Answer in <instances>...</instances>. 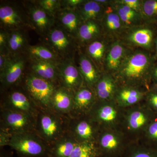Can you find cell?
Returning <instances> with one entry per match:
<instances>
[{
	"instance_id": "36",
	"label": "cell",
	"mask_w": 157,
	"mask_h": 157,
	"mask_svg": "<svg viewBox=\"0 0 157 157\" xmlns=\"http://www.w3.org/2000/svg\"><path fill=\"white\" fill-rule=\"evenodd\" d=\"M140 141L149 146L157 147V115L149 125Z\"/></svg>"
},
{
	"instance_id": "44",
	"label": "cell",
	"mask_w": 157,
	"mask_h": 157,
	"mask_svg": "<svg viewBox=\"0 0 157 157\" xmlns=\"http://www.w3.org/2000/svg\"><path fill=\"white\" fill-rule=\"evenodd\" d=\"M152 83H157V62L153 69L151 75Z\"/></svg>"
},
{
	"instance_id": "23",
	"label": "cell",
	"mask_w": 157,
	"mask_h": 157,
	"mask_svg": "<svg viewBox=\"0 0 157 157\" xmlns=\"http://www.w3.org/2000/svg\"><path fill=\"white\" fill-rule=\"evenodd\" d=\"M1 25L5 28L15 30L25 25V22L19 11L13 6L1 5L0 7Z\"/></svg>"
},
{
	"instance_id": "33",
	"label": "cell",
	"mask_w": 157,
	"mask_h": 157,
	"mask_svg": "<svg viewBox=\"0 0 157 157\" xmlns=\"http://www.w3.org/2000/svg\"><path fill=\"white\" fill-rule=\"evenodd\" d=\"M33 60H42L57 63L58 57L53 51L41 45H29L27 48Z\"/></svg>"
},
{
	"instance_id": "17",
	"label": "cell",
	"mask_w": 157,
	"mask_h": 157,
	"mask_svg": "<svg viewBox=\"0 0 157 157\" xmlns=\"http://www.w3.org/2000/svg\"><path fill=\"white\" fill-rule=\"evenodd\" d=\"M129 48L119 39L113 41L104 59V72L113 75L120 67Z\"/></svg>"
},
{
	"instance_id": "39",
	"label": "cell",
	"mask_w": 157,
	"mask_h": 157,
	"mask_svg": "<svg viewBox=\"0 0 157 157\" xmlns=\"http://www.w3.org/2000/svg\"><path fill=\"white\" fill-rule=\"evenodd\" d=\"M117 2L121 3L141 13L143 1L141 0H117Z\"/></svg>"
},
{
	"instance_id": "42",
	"label": "cell",
	"mask_w": 157,
	"mask_h": 157,
	"mask_svg": "<svg viewBox=\"0 0 157 157\" xmlns=\"http://www.w3.org/2000/svg\"><path fill=\"white\" fill-rule=\"evenodd\" d=\"M9 33L6 31L1 30L0 32V49L1 51L8 50L7 43H8Z\"/></svg>"
},
{
	"instance_id": "5",
	"label": "cell",
	"mask_w": 157,
	"mask_h": 157,
	"mask_svg": "<svg viewBox=\"0 0 157 157\" xmlns=\"http://www.w3.org/2000/svg\"><path fill=\"white\" fill-rule=\"evenodd\" d=\"M9 146L19 157H49V146L36 133L12 135Z\"/></svg>"
},
{
	"instance_id": "7",
	"label": "cell",
	"mask_w": 157,
	"mask_h": 157,
	"mask_svg": "<svg viewBox=\"0 0 157 157\" xmlns=\"http://www.w3.org/2000/svg\"><path fill=\"white\" fill-rule=\"evenodd\" d=\"M130 142L120 129H101L96 141L100 157H121Z\"/></svg>"
},
{
	"instance_id": "3",
	"label": "cell",
	"mask_w": 157,
	"mask_h": 157,
	"mask_svg": "<svg viewBox=\"0 0 157 157\" xmlns=\"http://www.w3.org/2000/svg\"><path fill=\"white\" fill-rule=\"evenodd\" d=\"M70 118L52 109L39 110L36 118L35 132L50 146L68 133Z\"/></svg>"
},
{
	"instance_id": "4",
	"label": "cell",
	"mask_w": 157,
	"mask_h": 157,
	"mask_svg": "<svg viewBox=\"0 0 157 157\" xmlns=\"http://www.w3.org/2000/svg\"><path fill=\"white\" fill-rule=\"evenodd\" d=\"M21 83L39 110L52 109V98L59 86L40 78L33 73L26 75Z\"/></svg>"
},
{
	"instance_id": "30",
	"label": "cell",
	"mask_w": 157,
	"mask_h": 157,
	"mask_svg": "<svg viewBox=\"0 0 157 157\" xmlns=\"http://www.w3.org/2000/svg\"><path fill=\"white\" fill-rule=\"evenodd\" d=\"M77 144L67 133L49 146V157H70Z\"/></svg>"
},
{
	"instance_id": "38",
	"label": "cell",
	"mask_w": 157,
	"mask_h": 157,
	"mask_svg": "<svg viewBox=\"0 0 157 157\" xmlns=\"http://www.w3.org/2000/svg\"><path fill=\"white\" fill-rule=\"evenodd\" d=\"M144 102L150 109L157 114V93L149 90Z\"/></svg>"
},
{
	"instance_id": "46",
	"label": "cell",
	"mask_w": 157,
	"mask_h": 157,
	"mask_svg": "<svg viewBox=\"0 0 157 157\" xmlns=\"http://www.w3.org/2000/svg\"><path fill=\"white\" fill-rule=\"evenodd\" d=\"M156 25V35L155 40L154 55L157 60V23Z\"/></svg>"
},
{
	"instance_id": "14",
	"label": "cell",
	"mask_w": 157,
	"mask_h": 157,
	"mask_svg": "<svg viewBox=\"0 0 157 157\" xmlns=\"http://www.w3.org/2000/svg\"><path fill=\"white\" fill-rule=\"evenodd\" d=\"M25 61L19 57L10 58L6 67L0 72V81L3 90L20 84L22 79Z\"/></svg>"
},
{
	"instance_id": "29",
	"label": "cell",
	"mask_w": 157,
	"mask_h": 157,
	"mask_svg": "<svg viewBox=\"0 0 157 157\" xmlns=\"http://www.w3.org/2000/svg\"><path fill=\"white\" fill-rule=\"evenodd\" d=\"M59 20L62 28L72 37L76 38L79 26L82 23L76 10L64 9L59 11Z\"/></svg>"
},
{
	"instance_id": "8",
	"label": "cell",
	"mask_w": 157,
	"mask_h": 157,
	"mask_svg": "<svg viewBox=\"0 0 157 157\" xmlns=\"http://www.w3.org/2000/svg\"><path fill=\"white\" fill-rule=\"evenodd\" d=\"M154 25L144 23L127 29L119 40L128 48H139L151 52L155 50L156 35V26L155 28Z\"/></svg>"
},
{
	"instance_id": "27",
	"label": "cell",
	"mask_w": 157,
	"mask_h": 157,
	"mask_svg": "<svg viewBox=\"0 0 157 157\" xmlns=\"http://www.w3.org/2000/svg\"><path fill=\"white\" fill-rule=\"evenodd\" d=\"M105 6L96 2V0L84 1L76 11L82 22L88 21H97L101 22L105 11Z\"/></svg>"
},
{
	"instance_id": "10",
	"label": "cell",
	"mask_w": 157,
	"mask_h": 157,
	"mask_svg": "<svg viewBox=\"0 0 157 157\" xmlns=\"http://www.w3.org/2000/svg\"><path fill=\"white\" fill-rule=\"evenodd\" d=\"M4 91L5 94L1 99L0 109L24 113L36 119L39 109L22 86L20 89L12 87Z\"/></svg>"
},
{
	"instance_id": "11",
	"label": "cell",
	"mask_w": 157,
	"mask_h": 157,
	"mask_svg": "<svg viewBox=\"0 0 157 157\" xmlns=\"http://www.w3.org/2000/svg\"><path fill=\"white\" fill-rule=\"evenodd\" d=\"M101 128L89 114L71 118L68 133L78 143L96 142Z\"/></svg>"
},
{
	"instance_id": "34",
	"label": "cell",
	"mask_w": 157,
	"mask_h": 157,
	"mask_svg": "<svg viewBox=\"0 0 157 157\" xmlns=\"http://www.w3.org/2000/svg\"><path fill=\"white\" fill-rule=\"evenodd\" d=\"M70 157H100L96 142L78 143Z\"/></svg>"
},
{
	"instance_id": "9",
	"label": "cell",
	"mask_w": 157,
	"mask_h": 157,
	"mask_svg": "<svg viewBox=\"0 0 157 157\" xmlns=\"http://www.w3.org/2000/svg\"><path fill=\"white\" fill-rule=\"evenodd\" d=\"M36 119L24 113L0 109V129L11 135L36 133Z\"/></svg>"
},
{
	"instance_id": "37",
	"label": "cell",
	"mask_w": 157,
	"mask_h": 157,
	"mask_svg": "<svg viewBox=\"0 0 157 157\" xmlns=\"http://www.w3.org/2000/svg\"><path fill=\"white\" fill-rule=\"evenodd\" d=\"M38 3L40 8L53 17L61 6V1L57 0H41Z\"/></svg>"
},
{
	"instance_id": "35",
	"label": "cell",
	"mask_w": 157,
	"mask_h": 157,
	"mask_svg": "<svg viewBox=\"0 0 157 157\" xmlns=\"http://www.w3.org/2000/svg\"><path fill=\"white\" fill-rule=\"evenodd\" d=\"M141 13L146 23L156 25L157 0H143Z\"/></svg>"
},
{
	"instance_id": "25",
	"label": "cell",
	"mask_w": 157,
	"mask_h": 157,
	"mask_svg": "<svg viewBox=\"0 0 157 157\" xmlns=\"http://www.w3.org/2000/svg\"><path fill=\"white\" fill-rule=\"evenodd\" d=\"M32 70L36 76L59 86L57 63L42 60H33Z\"/></svg>"
},
{
	"instance_id": "16",
	"label": "cell",
	"mask_w": 157,
	"mask_h": 157,
	"mask_svg": "<svg viewBox=\"0 0 157 157\" xmlns=\"http://www.w3.org/2000/svg\"><path fill=\"white\" fill-rule=\"evenodd\" d=\"M149 90L141 88L118 86L114 100L123 108H127L144 102Z\"/></svg>"
},
{
	"instance_id": "15",
	"label": "cell",
	"mask_w": 157,
	"mask_h": 157,
	"mask_svg": "<svg viewBox=\"0 0 157 157\" xmlns=\"http://www.w3.org/2000/svg\"><path fill=\"white\" fill-rule=\"evenodd\" d=\"M97 99L94 90L85 85L74 94L73 104L70 118L87 115L90 112Z\"/></svg>"
},
{
	"instance_id": "26",
	"label": "cell",
	"mask_w": 157,
	"mask_h": 157,
	"mask_svg": "<svg viewBox=\"0 0 157 157\" xmlns=\"http://www.w3.org/2000/svg\"><path fill=\"white\" fill-rule=\"evenodd\" d=\"M112 4L127 29L146 23L140 12L116 1H113Z\"/></svg>"
},
{
	"instance_id": "40",
	"label": "cell",
	"mask_w": 157,
	"mask_h": 157,
	"mask_svg": "<svg viewBox=\"0 0 157 157\" xmlns=\"http://www.w3.org/2000/svg\"><path fill=\"white\" fill-rule=\"evenodd\" d=\"M12 135L6 131L0 129V147L9 146Z\"/></svg>"
},
{
	"instance_id": "20",
	"label": "cell",
	"mask_w": 157,
	"mask_h": 157,
	"mask_svg": "<svg viewBox=\"0 0 157 157\" xmlns=\"http://www.w3.org/2000/svg\"><path fill=\"white\" fill-rule=\"evenodd\" d=\"M112 41L104 35L87 45L86 54L97 67L104 73V60L107 51Z\"/></svg>"
},
{
	"instance_id": "2",
	"label": "cell",
	"mask_w": 157,
	"mask_h": 157,
	"mask_svg": "<svg viewBox=\"0 0 157 157\" xmlns=\"http://www.w3.org/2000/svg\"><path fill=\"white\" fill-rule=\"evenodd\" d=\"M157 115L144 102L125 108L120 129L131 142L140 141Z\"/></svg>"
},
{
	"instance_id": "22",
	"label": "cell",
	"mask_w": 157,
	"mask_h": 157,
	"mask_svg": "<svg viewBox=\"0 0 157 157\" xmlns=\"http://www.w3.org/2000/svg\"><path fill=\"white\" fill-rule=\"evenodd\" d=\"M79 69L84 84L93 90L94 86L100 79L102 73L91 59L84 54H80Z\"/></svg>"
},
{
	"instance_id": "6",
	"label": "cell",
	"mask_w": 157,
	"mask_h": 157,
	"mask_svg": "<svg viewBox=\"0 0 157 157\" xmlns=\"http://www.w3.org/2000/svg\"><path fill=\"white\" fill-rule=\"evenodd\" d=\"M124 110L114 100L97 101L89 114L99 125L101 129H120Z\"/></svg>"
},
{
	"instance_id": "28",
	"label": "cell",
	"mask_w": 157,
	"mask_h": 157,
	"mask_svg": "<svg viewBox=\"0 0 157 157\" xmlns=\"http://www.w3.org/2000/svg\"><path fill=\"white\" fill-rule=\"evenodd\" d=\"M103 36L101 22L90 20L82 22L79 26L76 38L82 43L87 44Z\"/></svg>"
},
{
	"instance_id": "19",
	"label": "cell",
	"mask_w": 157,
	"mask_h": 157,
	"mask_svg": "<svg viewBox=\"0 0 157 157\" xmlns=\"http://www.w3.org/2000/svg\"><path fill=\"white\" fill-rule=\"evenodd\" d=\"M118 84L112 74L104 72L93 88L97 101L114 100Z\"/></svg>"
},
{
	"instance_id": "41",
	"label": "cell",
	"mask_w": 157,
	"mask_h": 157,
	"mask_svg": "<svg viewBox=\"0 0 157 157\" xmlns=\"http://www.w3.org/2000/svg\"><path fill=\"white\" fill-rule=\"evenodd\" d=\"M84 1L83 0H67L62 1L61 3L65 7L64 9L76 10Z\"/></svg>"
},
{
	"instance_id": "13",
	"label": "cell",
	"mask_w": 157,
	"mask_h": 157,
	"mask_svg": "<svg viewBox=\"0 0 157 157\" xmlns=\"http://www.w3.org/2000/svg\"><path fill=\"white\" fill-rule=\"evenodd\" d=\"M113 1L111 4L105 6L101 24L103 35L113 41L119 39L127 29L113 6Z\"/></svg>"
},
{
	"instance_id": "21",
	"label": "cell",
	"mask_w": 157,
	"mask_h": 157,
	"mask_svg": "<svg viewBox=\"0 0 157 157\" xmlns=\"http://www.w3.org/2000/svg\"><path fill=\"white\" fill-rule=\"evenodd\" d=\"M63 28H54L48 33L49 45L56 53L65 56L72 47V38Z\"/></svg>"
},
{
	"instance_id": "24",
	"label": "cell",
	"mask_w": 157,
	"mask_h": 157,
	"mask_svg": "<svg viewBox=\"0 0 157 157\" xmlns=\"http://www.w3.org/2000/svg\"><path fill=\"white\" fill-rule=\"evenodd\" d=\"M30 21L36 29L42 34L48 33L54 23V17L40 8L33 6L29 9Z\"/></svg>"
},
{
	"instance_id": "32",
	"label": "cell",
	"mask_w": 157,
	"mask_h": 157,
	"mask_svg": "<svg viewBox=\"0 0 157 157\" xmlns=\"http://www.w3.org/2000/svg\"><path fill=\"white\" fill-rule=\"evenodd\" d=\"M27 45L26 37L20 29L12 31L9 33L7 49L9 52L16 55L27 48Z\"/></svg>"
},
{
	"instance_id": "45",
	"label": "cell",
	"mask_w": 157,
	"mask_h": 157,
	"mask_svg": "<svg viewBox=\"0 0 157 157\" xmlns=\"http://www.w3.org/2000/svg\"><path fill=\"white\" fill-rule=\"evenodd\" d=\"M149 90L153 91L157 93V83H151Z\"/></svg>"
},
{
	"instance_id": "18",
	"label": "cell",
	"mask_w": 157,
	"mask_h": 157,
	"mask_svg": "<svg viewBox=\"0 0 157 157\" xmlns=\"http://www.w3.org/2000/svg\"><path fill=\"white\" fill-rule=\"evenodd\" d=\"M74 94L72 91L60 86H57L52 98L51 109L70 117L73 107Z\"/></svg>"
},
{
	"instance_id": "31",
	"label": "cell",
	"mask_w": 157,
	"mask_h": 157,
	"mask_svg": "<svg viewBox=\"0 0 157 157\" xmlns=\"http://www.w3.org/2000/svg\"><path fill=\"white\" fill-rule=\"evenodd\" d=\"M121 157H157V147L141 141L131 142Z\"/></svg>"
},
{
	"instance_id": "1",
	"label": "cell",
	"mask_w": 157,
	"mask_h": 157,
	"mask_svg": "<svg viewBox=\"0 0 157 157\" xmlns=\"http://www.w3.org/2000/svg\"><path fill=\"white\" fill-rule=\"evenodd\" d=\"M157 62L154 54L140 48H129L113 76L118 86L149 90L153 69Z\"/></svg>"
},
{
	"instance_id": "43",
	"label": "cell",
	"mask_w": 157,
	"mask_h": 157,
	"mask_svg": "<svg viewBox=\"0 0 157 157\" xmlns=\"http://www.w3.org/2000/svg\"><path fill=\"white\" fill-rule=\"evenodd\" d=\"M6 53V51H1L0 55V72L2 71L9 62L10 58Z\"/></svg>"
},
{
	"instance_id": "12",
	"label": "cell",
	"mask_w": 157,
	"mask_h": 157,
	"mask_svg": "<svg viewBox=\"0 0 157 157\" xmlns=\"http://www.w3.org/2000/svg\"><path fill=\"white\" fill-rule=\"evenodd\" d=\"M59 84L75 93L84 85L79 69L72 59H67L58 65Z\"/></svg>"
}]
</instances>
